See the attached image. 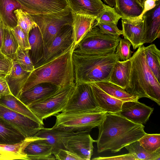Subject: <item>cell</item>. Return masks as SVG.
<instances>
[{"label": "cell", "mask_w": 160, "mask_h": 160, "mask_svg": "<svg viewBox=\"0 0 160 160\" xmlns=\"http://www.w3.org/2000/svg\"><path fill=\"white\" fill-rule=\"evenodd\" d=\"M98 127V136L96 142L98 153L119 152L146 133L143 124L134 123L116 113H106Z\"/></svg>", "instance_id": "cell-1"}, {"label": "cell", "mask_w": 160, "mask_h": 160, "mask_svg": "<svg viewBox=\"0 0 160 160\" xmlns=\"http://www.w3.org/2000/svg\"><path fill=\"white\" fill-rule=\"evenodd\" d=\"M73 43L62 53L34 68L27 78L21 93L35 85L48 83L58 88L74 85L72 55Z\"/></svg>", "instance_id": "cell-2"}, {"label": "cell", "mask_w": 160, "mask_h": 160, "mask_svg": "<svg viewBox=\"0 0 160 160\" xmlns=\"http://www.w3.org/2000/svg\"><path fill=\"white\" fill-rule=\"evenodd\" d=\"M75 84L108 81L113 67L119 60L115 53L97 55L73 52Z\"/></svg>", "instance_id": "cell-3"}, {"label": "cell", "mask_w": 160, "mask_h": 160, "mask_svg": "<svg viewBox=\"0 0 160 160\" xmlns=\"http://www.w3.org/2000/svg\"><path fill=\"white\" fill-rule=\"evenodd\" d=\"M144 46L139 47L130 58L131 67L129 85L125 90L138 99L148 98L160 105V82L147 65Z\"/></svg>", "instance_id": "cell-4"}, {"label": "cell", "mask_w": 160, "mask_h": 160, "mask_svg": "<svg viewBox=\"0 0 160 160\" xmlns=\"http://www.w3.org/2000/svg\"><path fill=\"white\" fill-rule=\"evenodd\" d=\"M106 112L100 110L82 112H62L55 115L54 129L68 132H89L98 127Z\"/></svg>", "instance_id": "cell-5"}, {"label": "cell", "mask_w": 160, "mask_h": 160, "mask_svg": "<svg viewBox=\"0 0 160 160\" xmlns=\"http://www.w3.org/2000/svg\"><path fill=\"white\" fill-rule=\"evenodd\" d=\"M119 36L104 33L93 25L79 42L73 52L85 54H104L115 53Z\"/></svg>", "instance_id": "cell-6"}, {"label": "cell", "mask_w": 160, "mask_h": 160, "mask_svg": "<svg viewBox=\"0 0 160 160\" xmlns=\"http://www.w3.org/2000/svg\"><path fill=\"white\" fill-rule=\"evenodd\" d=\"M28 14L40 29L44 49L51 43L61 28L65 25L72 23L73 20V13L68 6L56 12Z\"/></svg>", "instance_id": "cell-7"}, {"label": "cell", "mask_w": 160, "mask_h": 160, "mask_svg": "<svg viewBox=\"0 0 160 160\" xmlns=\"http://www.w3.org/2000/svg\"><path fill=\"white\" fill-rule=\"evenodd\" d=\"M75 85L60 88L43 100L31 104L28 107L43 121L61 112L74 91Z\"/></svg>", "instance_id": "cell-8"}, {"label": "cell", "mask_w": 160, "mask_h": 160, "mask_svg": "<svg viewBox=\"0 0 160 160\" xmlns=\"http://www.w3.org/2000/svg\"><path fill=\"white\" fill-rule=\"evenodd\" d=\"M97 110L100 109L90 83H80L75 84L74 90L61 112H82Z\"/></svg>", "instance_id": "cell-9"}, {"label": "cell", "mask_w": 160, "mask_h": 160, "mask_svg": "<svg viewBox=\"0 0 160 160\" xmlns=\"http://www.w3.org/2000/svg\"><path fill=\"white\" fill-rule=\"evenodd\" d=\"M66 149L82 160H89L93 154V143L96 142L86 132H73L62 138Z\"/></svg>", "instance_id": "cell-10"}, {"label": "cell", "mask_w": 160, "mask_h": 160, "mask_svg": "<svg viewBox=\"0 0 160 160\" xmlns=\"http://www.w3.org/2000/svg\"><path fill=\"white\" fill-rule=\"evenodd\" d=\"M0 118L13 126L26 138L34 135L43 125L0 104Z\"/></svg>", "instance_id": "cell-11"}, {"label": "cell", "mask_w": 160, "mask_h": 160, "mask_svg": "<svg viewBox=\"0 0 160 160\" xmlns=\"http://www.w3.org/2000/svg\"><path fill=\"white\" fill-rule=\"evenodd\" d=\"M72 23L63 26L51 43L44 49L43 57L35 68L52 59L74 43L72 38Z\"/></svg>", "instance_id": "cell-12"}, {"label": "cell", "mask_w": 160, "mask_h": 160, "mask_svg": "<svg viewBox=\"0 0 160 160\" xmlns=\"http://www.w3.org/2000/svg\"><path fill=\"white\" fill-rule=\"evenodd\" d=\"M28 14H40L59 11L68 6L66 0H16Z\"/></svg>", "instance_id": "cell-13"}, {"label": "cell", "mask_w": 160, "mask_h": 160, "mask_svg": "<svg viewBox=\"0 0 160 160\" xmlns=\"http://www.w3.org/2000/svg\"><path fill=\"white\" fill-rule=\"evenodd\" d=\"M154 109L138 101L124 102L120 111L116 113L134 123L143 124L146 122Z\"/></svg>", "instance_id": "cell-14"}, {"label": "cell", "mask_w": 160, "mask_h": 160, "mask_svg": "<svg viewBox=\"0 0 160 160\" xmlns=\"http://www.w3.org/2000/svg\"><path fill=\"white\" fill-rule=\"evenodd\" d=\"M122 35L131 43L134 50L144 44L143 20L136 18L122 20Z\"/></svg>", "instance_id": "cell-15"}, {"label": "cell", "mask_w": 160, "mask_h": 160, "mask_svg": "<svg viewBox=\"0 0 160 160\" xmlns=\"http://www.w3.org/2000/svg\"><path fill=\"white\" fill-rule=\"evenodd\" d=\"M144 33V44L151 43L160 36V1L155 7L143 16Z\"/></svg>", "instance_id": "cell-16"}, {"label": "cell", "mask_w": 160, "mask_h": 160, "mask_svg": "<svg viewBox=\"0 0 160 160\" xmlns=\"http://www.w3.org/2000/svg\"><path fill=\"white\" fill-rule=\"evenodd\" d=\"M59 88L50 83H40L22 93L18 99L27 106L43 100Z\"/></svg>", "instance_id": "cell-17"}, {"label": "cell", "mask_w": 160, "mask_h": 160, "mask_svg": "<svg viewBox=\"0 0 160 160\" xmlns=\"http://www.w3.org/2000/svg\"><path fill=\"white\" fill-rule=\"evenodd\" d=\"M66 0L73 13L92 16L97 18L104 11L106 6L101 0Z\"/></svg>", "instance_id": "cell-18"}, {"label": "cell", "mask_w": 160, "mask_h": 160, "mask_svg": "<svg viewBox=\"0 0 160 160\" xmlns=\"http://www.w3.org/2000/svg\"><path fill=\"white\" fill-rule=\"evenodd\" d=\"M13 61L10 72L5 78L12 94L18 99L31 72L24 70L18 62Z\"/></svg>", "instance_id": "cell-19"}, {"label": "cell", "mask_w": 160, "mask_h": 160, "mask_svg": "<svg viewBox=\"0 0 160 160\" xmlns=\"http://www.w3.org/2000/svg\"><path fill=\"white\" fill-rule=\"evenodd\" d=\"M98 108L106 113H117L121 110L123 101L110 96L94 83H90Z\"/></svg>", "instance_id": "cell-20"}, {"label": "cell", "mask_w": 160, "mask_h": 160, "mask_svg": "<svg viewBox=\"0 0 160 160\" xmlns=\"http://www.w3.org/2000/svg\"><path fill=\"white\" fill-rule=\"evenodd\" d=\"M36 138L24 149L27 160H56L54 156L52 155V146L42 139Z\"/></svg>", "instance_id": "cell-21"}, {"label": "cell", "mask_w": 160, "mask_h": 160, "mask_svg": "<svg viewBox=\"0 0 160 160\" xmlns=\"http://www.w3.org/2000/svg\"><path fill=\"white\" fill-rule=\"evenodd\" d=\"M97 17L73 13L72 38L75 46L93 27Z\"/></svg>", "instance_id": "cell-22"}, {"label": "cell", "mask_w": 160, "mask_h": 160, "mask_svg": "<svg viewBox=\"0 0 160 160\" xmlns=\"http://www.w3.org/2000/svg\"><path fill=\"white\" fill-rule=\"evenodd\" d=\"M36 139L33 136L26 138L20 142L15 144H0V160H27L24 149L30 142Z\"/></svg>", "instance_id": "cell-23"}, {"label": "cell", "mask_w": 160, "mask_h": 160, "mask_svg": "<svg viewBox=\"0 0 160 160\" xmlns=\"http://www.w3.org/2000/svg\"><path fill=\"white\" fill-rule=\"evenodd\" d=\"M73 132H68L52 128H43L34 135L41 138L52 147V154L55 155L61 149H66L62 141V138Z\"/></svg>", "instance_id": "cell-24"}, {"label": "cell", "mask_w": 160, "mask_h": 160, "mask_svg": "<svg viewBox=\"0 0 160 160\" xmlns=\"http://www.w3.org/2000/svg\"><path fill=\"white\" fill-rule=\"evenodd\" d=\"M131 67L130 58L124 61H118L113 67L108 81L125 90L129 83Z\"/></svg>", "instance_id": "cell-25"}, {"label": "cell", "mask_w": 160, "mask_h": 160, "mask_svg": "<svg viewBox=\"0 0 160 160\" xmlns=\"http://www.w3.org/2000/svg\"><path fill=\"white\" fill-rule=\"evenodd\" d=\"M28 40L30 47L28 53L35 68L42 59L44 52L42 34L37 25L33 27L29 31Z\"/></svg>", "instance_id": "cell-26"}, {"label": "cell", "mask_w": 160, "mask_h": 160, "mask_svg": "<svg viewBox=\"0 0 160 160\" xmlns=\"http://www.w3.org/2000/svg\"><path fill=\"white\" fill-rule=\"evenodd\" d=\"M22 9L16 0H0V18L4 27L12 29L17 25V20L14 11Z\"/></svg>", "instance_id": "cell-27"}, {"label": "cell", "mask_w": 160, "mask_h": 160, "mask_svg": "<svg viewBox=\"0 0 160 160\" xmlns=\"http://www.w3.org/2000/svg\"><path fill=\"white\" fill-rule=\"evenodd\" d=\"M114 8L121 16L122 20L138 17L142 13L143 6L136 0H117Z\"/></svg>", "instance_id": "cell-28"}, {"label": "cell", "mask_w": 160, "mask_h": 160, "mask_svg": "<svg viewBox=\"0 0 160 160\" xmlns=\"http://www.w3.org/2000/svg\"><path fill=\"white\" fill-rule=\"evenodd\" d=\"M0 104L44 125L42 120L38 118L28 106L12 94L0 97Z\"/></svg>", "instance_id": "cell-29"}, {"label": "cell", "mask_w": 160, "mask_h": 160, "mask_svg": "<svg viewBox=\"0 0 160 160\" xmlns=\"http://www.w3.org/2000/svg\"><path fill=\"white\" fill-rule=\"evenodd\" d=\"M26 138L19 131L0 118V144H15Z\"/></svg>", "instance_id": "cell-30"}, {"label": "cell", "mask_w": 160, "mask_h": 160, "mask_svg": "<svg viewBox=\"0 0 160 160\" xmlns=\"http://www.w3.org/2000/svg\"><path fill=\"white\" fill-rule=\"evenodd\" d=\"M94 83L110 96L123 102L138 101L139 99L137 97L129 93L125 89L109 81Z\"/></svg>", "instance_id": "cell-31"}, {"label": "cell", "mask_w": 160, "mask_h": 160, "mask_svg": "<svg viewBox=\"0 0 160 160\" xmlns=\"http://www.w3.org/2000/svg\"><path fill=\"white\" fill-rule=\"evenodd\" d=\"M144 53L147 65L160 82V50L152 44L144 47Z\"/></svg>", "instance_id": "cell-32"}, {"label": "cell", "mask_w": 160, "mask_h": 160, "mask_svg": "<svg viewBox=\"0 0 160 160\" xmlns=\"http://www.w3.org/2000/svg\"><path fill=\"white\" fill-rule=\"evenodd\" d=\"M18 47L17 40L11 30L4 27L1 51L4 55L13 60Z\"/></svg>", "instance_id": "cell-33"}, {"label": "cell", "mask_w": 160, "mask_h": 160, "mask_svg": "<svg viewBox=\"0 0 160 160\" xmlns=\"http://www.w3.org/2000/svg\"><path fill=\"white\" fill-rule=\"evenodd\" d=\"M129 153L133 155L136 160H160V148L155 152L148 151L140 145L138 140L126 146Z\"/></svg>", "instance_id": "cell-34"}, {"label": "cell", "mask_w": 160, "mask_h": 160, "mask_svg": "<svg viewBox=\"0 0 160 160\" xmlns=\"http://www.w3.org/2000/svg\"><path fill=\"white\" fill-rule=\"evenodd\" d=\"M141 145L146 150L154 152L160 148V134L146 133L138 140Z\"/></svg>", "instance_id": "cell-35"}, {"label": "cell", "mask_w": 160, "mask_h": 160, "mask_svg": "<svg viewBox=\"0 0 160 160\" xmlns=\"http://www.w3.org/2000/svg\"><path fill=\"white\" fill-rule=\"evenodd\" d=\"M28 49H24L19 46L13 61L17 62L25 70L32 72L34 65L30 57Z\"/></svg>", "instance_id": "cell-36"}, {"label": "cell", "mask_w": 160, "mask_h": 160, "mask_svg": "<svg viewBox=\"0 0 160 160\" xmlns=\"http://www.w3.org/2000/svg\"><path fill=\"white\" fill-rule=\"evenodd\" d=\"M17 20V25L20 27L25 33L28 36L30 30L36 23L22 9H18L14 11Z\"/></svg>", "instance_id": "cell-37"}, {"label": "cell", "mask_w": 160, "mask_h": 160, "mask_svg": "<svg viewBox=\"0 0 160 160\" xmlns=\"http://www.w3.org/2000/svg\"><path fill=\"white\" fill-rule=\"evenodd\" d=\"M131 45V43L128 39L120 38L115 52L120 61H126L131 57L133 52L130 49Z\"/></svg>", "instance_id": "cell-38"}, {"label": "cell", "mask_w": 160, "mask_h": 160, "mask_svg": "<svg viewBox=\"0 0 160 160\" xmlns=\"http://www.w3.org/2000/svg\"><path fill=\"white\" fill-rule=\"evenodd\" d=\"M121 16L118 14L114 8L106 5L104 10L96 21L111 22L117 24Z\"/></svg>", "instance_id": "cell-39"}, {"label": "cell", "mask_w": 160, "mask_h": 160, "mask_svg": "<svg viewBox=\"0 0 160 160\" xmlns=\"http://www.w3.org/2000/svg\"><path fill=\"white\" fill-rule=\"evenodd\" d=\"M117 25L112 23L96 20L94 24V26L98 27L104 33L120 36L122 34V30L118 28Z\"/></svg>", "instance_id": "cell-40"}, {"label": "cell", "mask_w": 160, "mask_h": 160, "mask_svg": "<svg viewBox=\"0 0 160 160\" xmlns=\"http://www.w3.org/2000/svg\"><path fill=\"white\" fill-rule=\"evenodd\" d=\"M11 29L15 36L19 46L24 49H30L28 36L25 33L20 27L17 25Z\"/></svg>", "instance_id": "cell-41"}, {"label": "cell", "mask_w": 160, "mask_h": 160, "mask_svg": "<svg viewBox=\"0 0 160 160\" xmlns=\"http://www.w3.org/2000/svg\"><path fill=\"white\" fill-rule=\"evenodd\" d=\"M13 61L2 53L0 50V77H5L10 72Z\"/></svg>", "instance_id": "cell-42"}, {"label": "cell", "mask_w": 160, "mask_h": 160, "mask_svg": "<svg viewBox=\"0 0 160 160\" xmlns=\"http://www.w3.org/2000/svg\"><path fill=\"white\" fill-rule=\"evenodd\" d=\"M56 160H82L75 154L66 149H61L54 155Z\"/></svg>", "instance_id": "cell-43"}, {"label": "cell", "mask_w": 160, "mask_h": 160, "mask_svg": "<svg viewBox=\"0 0 160 160\" xmlns=\"http://www.w3.org/2000/svg\"><path fill=\"white\" fill-rule=\"evenodd\" d=\"M92 160H136V159L132 154L130 153H128L125 154L119 155L118 156H112L110 157H98L93 158L92 159Z\"/></svg>", "instance_id": "cell-44"}, {"label": "cell", "mask_w": 160, "mask_h": 160, "mask_svg": "<svg viewBox=\"0 0 160 160\" xmlns=\"http://www.w3.org/2000/svg\"><path fill=\"white\" fill-rule=\"evenodd\" d=\"M12 94L5 77H0V97L6 95Z\"/></svg>", "instance_id": "cell-45"}, {"label": "cell", "mask_w": 160, "mask_h": 160, "mask_svg": "<svg viewBox=\"0 0 160 160\" xmlns=\"http://www.w3.org/2000/svg\"><path fill=\"white\" fill-rule=\"evenodd\" d=\"M158 1L157 0H146L144 2L143 11L141 14L138 18H142L145 13L155 7Z\"/></svg>", "instance_id": "cell-46"}, {"label": "cell", "mask_w": 160, "mask_h": 160, "mask_svg": "<svg viewBox=\"0 0 160 160\" xmlns=\"http://www.w3.org/2000/svg\"><path fill=\"white\" fill-rule=\"evenodd\" d=\"M4 25L1 19H0V50L2 45L3 37Z\"/></svg>", "instance_id": "cell-47"}, {"label": "cell", "mask_w": 160, "mask_h": 160, "mask_svg": "<svg viewBox=\"0 0 160 160\" xmlns=\"http://www.w3.org/2000/svg\"><path fill=\"white\" fill-rule=\"evenodd\" d=\"M108 5L113 7L115 6L117 0H103Z\"/></svg>", "instance_id": "cell-48"}, {"label": "cell", "mask_w": 160, "mask_h": 160, "mask_svg": "<svg viewBox=\"0 0 160 160\" xmlns=\"http://www.w3.org/2000/svg\"><path fill=\"white\" fill-rule=\"evenodd\" d=\"M138 2L142 6H143L144 2L146 0H137Z\"/></svg>", "instance_id": "cell-49"}, {"label": "cell", "mask_w": 160, "mask_h": 160, "mask_svg": "<svg viewBox=\"0 0 160 160\" xmlns=\"http://www.w3.org/2000/svg\"><path fill=\"white\" fill-rule=\"evenodd\" d=\"M0 19H1V18H0Z\"/></svg>", "instance_id": "cell-50"}, {"label": "cell", "mask_w": 160, "mask_h": 160, "mask_svg": "<svg viewBox=\"0 0 160 160\" xmlns=\"http://www.w3.org/2000/svg\"><path fill=\"white\" fill-rule=\"evenodd\" d=\"M136 0L138 1V0Z\"/></svg>", "instance_id": "cell-51"}]
</instances>
